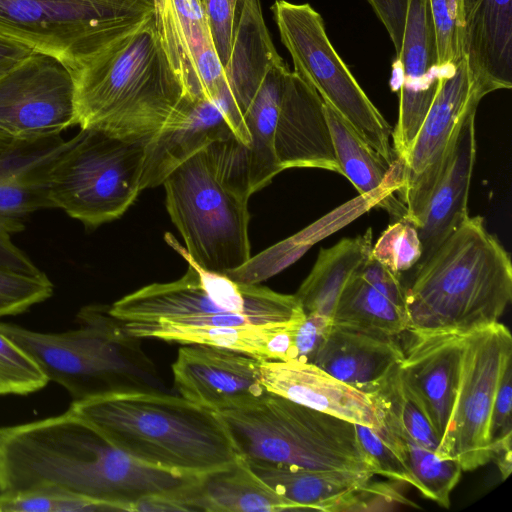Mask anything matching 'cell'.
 Segmentation results:
<instances>
[{
    "label": "cell",
    "mask_w": 512,
    "mask_h": 512,
    "mask_svg": "<svg viewBox=\"0 0 512 512\" xmlns=\"http://www.w3.org/2000/svg\"><path fill=\"white\" fill-rule=\"evenodd\" d=\"M193 478L137 462L70 409L0 427V493L58 490L132 511L138 501L173 493Z\"/></svg>",
    "instance_id": "6da1fadb"
},
{
    "label": "cell",
    "mask_w": 512,
    "mask_h": 512,
    "mask_svg": "<svg viewBox=\"0 0 512 512\" xmlns=\"http://www.w3.org/2000/svg\"><path fill=\"white\" fill-rule=\"evenodd\" d=\"M71 72L77 125L124 140L149 141L183 121L196 102L169 64L153 15Z\"/></svg>",
    "instance_id": "7a4b0ae2"
},
{
    "label": "cell",
    "mask_w": 512,
    "mask_h": 512,
    "mask_svg": "<svg viewBox=\"0 0 512 512\" xmlns=\"http://www.w3.org/2000/svg\"><path fill=\"white\" fill-rule=\"evenodd\" d=\"M137 462L197 477L241 456L220 414L161 391H121L69 407Z\"/></svg>",
    "instance_id": "3957f363"
},
{
    "label": "cell",
    "mask_w": 512,
    "mask_h": 512,
    "mask_svg": "<svg viewBox=\"0 0 512 512\" xmlns=\"http://www.w3.org/2000/svg\"><path fill=\"white\" fill-rule=\"evenodd\" d=\"M405 288L408 330L465 334L495 322L512 299V264L481 216H468Z\"/></svg>",
    "instance_id": "277c9868"
},
{
    "label": "cell",
    "mask_w": 512,
    "mask_h": 512,
    "mask_svg": "<svg viewBox=\"0 0 512 512\" xmlns=\"http://www.w3.org/2000/svg\"><path fill=\"white\" fill-rule=\"evenodd\" d=\"M78 327L43 333L0 322V332L41 368L49 381L64 387L73 401L121 391H161L166 387L140 340L129 335L108 305H88Z\"/></svg>",
    "instance_id": "5b68a950"
},
{
    "label": "cell",
    "mask_w": 512,
    "mask_h": 512,
    "mask_svg": "<svg viewBox=\"0 0 512 512\" xmlns=\"http://www.w3.org/2000/svg\"><path fill=\"white\" fill-rule=\"evenodd\" d=\"M165 238L187 261L188 268L175 281L146 285L109 305L110 314L123 326L232 327L305 317L295 294L278 293L206 270L187 256L173 236L167 233Z\"/></svg>",
    "instance_id": "8992f818"
},
{
    "label": "cell",
    "mask_w": 512,
    "mask_h": 512,
    "mask_svg": "<svg viewBox=\"0 0 512 512\" xmlns=\"http://www.w3.org/2000/svg\"><path fill=\"white\" fill-rule=\"evenodd\" d=\"M218 413L247 461L376 474L347 420L268 391L253 404Z\"/></svg>",
    "instance_id": "52a82bcc"
},
{
    "label": "cell",
    "mask_w": 512,
    "mask_h": 512,
    "mask_svg": "<svg viewBox=\"0 0 512 512\" xmlns=\"http://www.w3.org/2000/svg\"><path fill=\"white\" fill-rule=\"evenodd\" d=\"M162 185L167 211L192 261L226 275L249 263V197L228 182L206 148L174 169Z\"/></svg>",
    "instance_id": "ba28073f"
},
{
    "label": "cell",
    "mask_w": 512,
    "mask_h": 512,
    "mask_svg": "<svg viewBox=\"0 0 512 512\" xmlns=\"http://www.w3.org/2000/svg\"><path fill=\"white\" fill-rule=\"evenodd\" d=\"M145 143L81 129L50 167L51 208L64 210L86 227L121 217L141 192Z\"/></svg>",
    "instance_id": "9c48e42d"
},
{
    "label": "cell",
    "mask_w": 512,
    "mask_h": 512,
    "mask_svg": "<svg viewBox=\"0 0 512 512\" xmlns=\"http://www.w3.org/2000/svg\"><path fill=\"white\" fill-rule=\"evenodd\" d=\"M151 15V0H0V34L56 57L72 71Z\"/></svg>",
    "instance_id": "30bf717a"
},
{
    "label": "cell",
    "mask_w": 512,
    "mask_h": 512,
    "mask_svg": "<svg viewBox=\"0 0 512 512\" xmlns=\"http://www.w3.org/2000/svg\"><path fill=\"white\" fill-rule=\"evenodd\" d=\"M294 73L316 90L391 166L397 163L392 127L332 45L322 16L308 3L275 0L271 7Z\"/></svg>",
    "instance_id": "8fae6325"
},
{
    "label": "cell",
    "mask_w": 512,
    "mask_h": 512,
    "mask_svg": "<svg viewBox=\"0 0 512 512\" xmlns=\"http://www.w3.org/2000/svg\"><path fill=\"white\" fill-rule=\"evenodd\" d=\"M512 336L500 322L463 334L456 395L436 454L457 460L463 471L492 461L488 430L493 400Z\"/></svg>",
    "instance_id": "7c38bea8"
},
{
    "label": "cell",
    "mask_w": 512,
    "mask_h": 512,
    "mask_svg": "<svg viewBox=\"0 0 512 512\" xmlns=\"http://www.w3.org/2000/svg\"><path fill=\"white\" fill-rule=\"evenodd\" d=\"M488 90L475 78L466 58L441 70L438 88L414 141L398 160V199L406 219L420 223L431 195L450 160L456 131Z\"/></svg>",
    "instance_id": "4fadbf2b"
},
{
    "label": "cell",
    "mask_w": 512,
    "mask_h": 512,
    "mask_svg": "<svg viewBox=\"0 0 512 512\" xmlns=\"http://www.w3.org/2000/svg\"><path fill=\"white\" fill-rule=\"evenodd\" d=\"M77 125L68 66L35 51L0 76V131L16 140L60 135Z\"/></svg>",
    "instance_id": "5bb4252c"
},
{
    "label": "cell",
    "mask_w": 512,
    "mask_h": 512,
    "mask_svg": "<svg viewBox=\"0 0 512 512\" xmlns=\"http://www.w3.org/2000/svg\"><path fill=\"white\" fill-rule=\"evenodd\" d=\"M441 70L428 0H407L403 37L393 65L391 89L398 94L392 129L397 161L410 149L435 97Z\"/></svg>",
    "instance_id": "9a60e30c"
},
{
    "label": "cell",
    "mask_w": 512,
    "mask_h": 512,
    "mask_svg": "<svg viewBox=\"0 0 512 512\" xmlns=\"http://www.w3.org/2000/svg\"><path fill=\"white\" fill-rule=\"evenodd\" d=\"M154 24L169 64L193 101L216 100L226 89L204 0H151Z\"/></svg>",
    "instance_id": "2e32d148"
},
{
    "label": "cell",
    "mask_w": 512,
    "mask_h": 512,
    "mask_svg": "<svg viewBox=\"0 0 512 512\" xmlns=\"http://www.w3.org/2000/svg\"><path fill=\"white\" fill-rule=\"evenodd\" d=\"M258 361L232 349L184 344L172 364L174 386L184 399L216 412L242 408L267 392Z\"/></svg>",
    "instance_id": "e0dca14e"
},
{
    "label": "cell",
    "mask_w": 512,
    "mask_h": 512,
    "mask_svg": "<svg viewBox=\"0 0 512 512\" xmlns=\"http://www.w3.org/2000/svg\"><path fill=\"white\" fill-rule=\"evenodd\" d=\"M406 332L410 336L402 347L399 373L441 441L457 391L463 334Z\"/></svg>",
    "instance_id": "ac0fdd59"
},
{
    "label": "cell",
    "mask_w": 512,
    "mask_h": 512,
    "mask_svg": "<svg viewBox=\"0 0 512 512\" xmlns=\"http://www.w3.org/2000/svg\"><path fill=\"white\" fill-rule=\"evenodd\" d=\"M274 150L281 170L319 168L341 174L323 100L314 88L289 71L275 129Z\"/></svg>",
    "instance_id": "d6986e66"
},
{
    "label": "cell",
    "mask_w": 512,
    "mask_h": 512,
    "mask_svg": "<svg viewBox=\"0 0 512 512\" xmlns=\"http://www.w3.org/2000/svg\"><path fill=\"white\" fill-rule=\"evenodd\" d=\"M258 369L268 392L354 424L371 428L380 424L368 395L313 363L259 360Z\"/></svg>",
    "instance_id": "ffe728a7"
},
{
    "label": "cell",
    "mask_w": 512,
    "mask_h": 512,
    "mask_svg": "<svg viewBox=\"0 0 512 512\" xmlns=\"http://www.w3.org/2000/svg\"><path fill=\"white\" fill-rule=\"evenodd\" d=\"M475 115L476 110L470 111L459 125L450 160L416 227L422 253L415 267L425 263L469 216L468 198L476 159Z\"/></svg>",
    "instance_id": "44dd1931"
},
{
    "label": "cell",
    "mask_w": 512,
    "mask_h": 512,
    "mask_svg": "<svg viewBox=\"0 0 512 512\" xmlns=\"http://www.w3.org/2000/svg\"><path fill=\"white\" fill-rule=\"evenodd\" d=\"M170 499L179 511H304L260 479L242 456L227 468L194 477Z\"/></svg>",
    "instance_id": "7402d4cb"
},
{
    "label": "cell",
    "mask_w": 512,
    "mask_h": 512,
    "mask_svg": "<svg viewBox=\"0 0 512 512\" xmlns=\"http://www.w3.org/2000/svg\"><path fill=\"white\" fill-rule=\"evenodd\" d=\"M463 55L489 93L512 87V0H465Z\"/></svg>",
    "instance_id": "603a6c76"
},
{
    "label": "cell",
    "mask_w": 512,
    "mask_h": 512,
    "mask_svg": "<svg viewBox=\"0 0 512 512\" xmlns=\"http://www.w3.org/2000/svg\"><path fill=\"white\" fill-rule=\"evenodd\" d=\"M403 357L392 337H379L338 326L332 327L313 364L365 393H372Z\"/></svg>",
    "instance_id": "cb8c5ba5"
},
{
    "label": "cell",
    "mask_w": 512,
    "mask_h": 512,
    "mask_svg": "<svg viewBox=\"0 0 512 512\" xmlns=\"http://www.w3.org/2000/svg\"><path fill=\"white\" fill-rule=\"evenodd\" d=\"M234 135L221 105L199 99L186 118L145 143L141 191L162 185L178 166L212 142Z\"/></svg>",
    "instance_id": "d4e9b609"
},
{
    "label": "cell",
    "mask_w": 512,
    "mask_h": 512,
    "mask_svg": "<svg viewBox=\"0 0 512 512\" xmlns=\"http://www.w3.org/2000/svg\"><path fill=\"white\" fill-rule=\"evenodd\" d=\"M323 108L341 175L360 196L380 200L381 208L390 215L397 220L405 219L407 210L403 203L391 193H381L387 188L397 191L398 161L389 165L337 111L325 102Z\"/></svg>",
    "instance_id": "484cf974"
},
{
    "label": "cell",
    "mask_w": 512,
    "mask_h": 512,
    "mask_svg": "<svg viewBox=\"0 0 512 512\" xmlns=\"http://www.w3.org/2000/svg\"><path fill=\"white\" fill-rule=\"evenodd\" d=\"M372 240V229L368 228L361 235L320 249L312 270L295 294L305 313L332 318L342 290L369 260Z\"/></svg>",
    "instance_id": "4316f807"
},
{
    "label": "cell",
    "mask_w": 512,
    "mask_h": 512,
    "mask_svg": "<svg viewBox=\"0 0 512 512\" xmlns=\"http://www.w3.org/2000/svg\"><path fill=\"white\" fill-rule=\"evenodd\" d=\"M247 462L255 474L276 493L304 510L328 512L339 498L374 476L365 472L309 470Z\"/></svg>",
    "instance_id": "83f0119b"
},
{
    "label": "cell",
    "mask_w": 512,
    "mask_h": 512,
    "mask_svg": "<svg viewBox=\"0 0 512 512\" xmlns=\"http://www.w3.org/2000/svg\"><path fill=\"white\" fill-rule=\"evenodd\" d=\"M295 321L232 327H183L169 324L122 326L129 335L138 339L217 346L240 351L259 360H273L282 330Z\"/></svg>",
    "instance_id": "f1b7e54d"
},
{
    "label": "cell",
    "mask_w": 512,
    "mask_h": 512,
    "mask_svg": "<svg viewBox=\"0 0 512 512\" xmlns=\"http://www.w3.org/2000/svg\"><path fill=\"white\" fill-rule=\"evenodd\" d=\"M289 71L286 62L277 67L243 114L250 138L247 158L252 193L267 186L282 171L275 155L274 138L284 82Z\"/></svg>",
    "instance_id": "f546056e"
},
{
    "label": "cell",
    "mask_w": 512,
    "mask_h": 512,
    "mask_svg": "<svg viewBox=\"0 0 512 512\" xmlns=\"http://www.w3.org/2000/svg\"><path fill=\"white\" fill-rule=\"evenodd\" d=\"M332 324L374 336L395 338L407 331L408 316L405 306L358 274L342 290L332 315Z\"/></svg>",
    "instance_id": "4dcf8cb0"
},
{
    "label": "cell",
    "mask_w": 512,
    "mask_h": 512,
    "mask_svg": "<svg viewBox=\"0 0 512 512\" xmlns=\"http://www.w3.org/2000/svg\"><path fill=\"white\" fill-rule=\"evenodd\" d=\"M379 423L373 429L409 469L418 484V491L425 498L449 508L450 494L463 472L460 463L455 459L441 458L382 420Z\"/></svg>",
    "instance_id": "1f68e13d"
},
{
    "label": "cell",
    "mask_w": 512,
    "mask_h": 512,
    "mask_svg": "<svg viewBox=\"0 0 512 512\" xmlns=\"http://www.w3.org/2000/svg\"><path fill=\"white\" fill-rule=\"evenodd\" d=\"M368 397L379 420L436 453L440 439L424 410L403 382L398 365Z\"/></svg>",
    "instance_id": "d6a6232c"
},
{
    "label": "cell",
    "mask_w": 512,
    "mask_h": 512,
    "mask_svg": "<svg viewBox=\"0 0 512 512\" xmlns=\"http://www.w3.org/2000/svg\"><path fill=\"white\" fill-rule=\"evenodd\" d=\"M512 355L502 368L490 414L488 438L492 461L505 480L512 469Z\"/></svg>",
    "instance_id": "836d02e7"
},
{
    "label": "cell",
    "mask_w": 512,
    "mask_h": 512,
    "mask_svg": "<svg viewBox=\"0 0 512 512\" xmlns=\"http://www.w3.org/2000/svg\"><path fill=\"white\" fill-rule=\"evenodd\" d=\"M114 511L110 506L58 490L0 493V512Z\"/></svg>",
    "instance_id": "e575fe53"
},
{
    "label": "cell",
    "mask_w": 512,
    "mask_h": 512,
    "mask_svg": "<svg viewBox=\"0 0 512 512\" xmlns=\"http://www.w3.org/2000/svg\"><path fill=\"white\" fill-rule=\"evenodd\" d=\"M421 253L418 231L407 219L390 224L371 249L372 258L399 276L416 266Z\"/></svg>",
    "instance_id": "d590c367"
},
{
    "label": "cell",
    "mask_w": 512,
    "mask_h": 512,
    "mask_svg": "<svg viewBox=\"0 0 512 512\" xmlns=\"http://www.w3.org/2000/svg\"><path fill=\"white\" fill-rule=\"evenodd\" d=\"M48 382L36 362L0 332V396L27 395L44 388Z\"/></svg>",
    "instance_id": "8d00e7d4"
},
{
    "label": "cell",
    "mask_w": 512,
    "mask_h": 512,
    "mask_svg": "<svg viewBox=\"0 0 512 512\" xmlns=\"http://www.w3.org/2000/svg\"><path fill=\"white\" fill-rule=\"evenodd\" d=\"M440 70L457 63L463 55L465 0H428Z\"/></svg>",
    "instance_id": "74e56055"
},
{
    "label": "cell",
    "mask_w": 512,
    "mask_h": 512,
    "mask_svg": "<svg viewBox=\"0 0 512 512\" xmlns=\"http://www.w3.org/2000/svg\"><path fill=\"white\" fill-rule=\"evenodd\" d=\"M52 293L53 285L43 272L31 275L0 266V318L23 313Z\"/></svg>",
    "instance_id": "f35d334b"
},
{
    "label": "cell",
    "mask_w": 512,
    "mask_h": 512,
    "mask_svg": "<svg viewBox=\"0 0 512 512\" xmlns=\"http://www.w3.org/2000/svg\"><path fill=\"white\" fill-rule=\"evenodd\" d=\"M355 430L358 441L372 462L376 474L410 484L418 490V484L409 469L373 428L355 424Z\"/></svg>",
    "instance_id": "ab89813d"
},
{
    "label": "cell",
    "mask_w": 512,
    "mask_h": 512,
    "mask_svg": "<svg viewBox=\"0 0 512 512\" xmlns=\"http://www.w3.org/2000/svg\"><path fill=\"white\" fill-rule=\"evenodd\" d=\"M401 505L415 507L393 486L386 483H370L369 480L339 498L328 512L389 510Z\"/></svg>",
    "instance_id": "60d3db41"
},
{
    "label": "cell",
    "mask_w": 512,
    "mask_h": 512,
    "mask_svg": "<svg viewBox=\"0 0 512 512\" xmlns=\"http://www.w3.org/2000/svg\"><path fill=\"white\" fill-rule=\"evenodd\" d=\"M204 6L215 49L224 67L232 49L239 16L229 0H204Z\"/></svg>",
    "instance_id": "b9f144b4"
},
{
    "label": "cell",
    "mask_w": 512,
    "mask_h": 512,
    "mask_svg": "<svg viewBox=\"0 0 512 512\" xmlns=\"http://www.w3.org/2000/svg\"><path fill=\"white\" fill-rule=\"evenodd\" d=\"M331 327L332 318L318 313H305L295 332L293 360L313 363Z\"/></svg>",
    "instance_id": "7bdbcfd3"
},
{
    "label": "cell",
    "mask_w": 512,
    "mask_h": 512,
    "mask_svg": "<svg viewBox=\"0 0 512 512\" xmlns=\"http://www.w3.org/2000/svg\"><path fill=\"white\" fill-rule=\"evenodd\" d=\"M22 228L18 219L0 218V266L25 274H40L42 271L11 240V233Z\"/></svg>",
    "instance_id": "ee69618b"
},
{
    "label": "cell",
    "mask_w": 512,
    "mask_h": 512,
    "mask_svg": "<svg viewBox=\"0 0 512 512\" xmlns=\"http://www.w3.org/2000/svg\"><path fill=\"white\" fill-rule=\"evenodd\" d=\"M367 2L384 25L397 54L403 37L407 0H367Z\"/></svg>",
    "instance_id": "f6af8a7d"
},
{
    "label": "cell",
    "mask_w": 512,
    "mask_h": 512,
    "mask_svg": "<svg viewBox=\"0 0 512 512\" xmlns=\"http://www.w3.org/2000/svg\"><path fill=\"white\" fill-rule=\"evenodd\" d=\"M34 52L28 45L0 34V76Z\"/></svg>",
    "instance_id": "bcb514c9"
},
{
    "label": "cell",
    "mask_w": 512,
    "mask_h": 512,
    "mask_svg": "<svg viewBox=\"0 0 512 512\" xmlns=\"http://www.w3.org/2000/svg\"><path fill=\"white\" fill-rule=\"evenodd\" d=\"M19 141L21 140H16L0 131V158L12 150Z\"/></svg>",
    "instance_id": "7dc6e473"
}]
</instances>
